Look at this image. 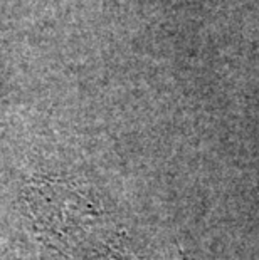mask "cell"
<instances>
[{
  "label": "cell",
  "instance_id": "obj_1",
  "mask_svg": "<svg viewBox=\"0 0 259 260\" xmlns=\"http://www.w3.org/2000/svg\"><path fill=\"white\" fill-rule=\"evenodd\" d=\"M27 203L37 234L66 260H133L101 208L74 188L39 181Z\"/></svg>",
  "mask_w": 259,
  "mask_h": 260
}]
</instances>
